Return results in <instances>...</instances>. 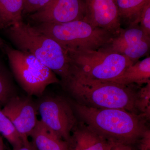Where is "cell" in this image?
Wrapping results in <instances>:
<instances>
[{
  "mask_svg": "<svg viewBox=\"0 0 150 150\" xmlns=\"http://www.w3.org/2000/svg\"><path fill=\"white\" fill-rule=\"evenodd\" d=\"M81 121L105 139L114 143L139 144L147 127L146 119L141 114L116 108L88 107L71 102Z\"/></svg>",
  "mask_w": 150,
  "mask_h": 150,
  "instance_id": "obj_1",
  "label": "cell"
},
{
  "mask_svg": "<svg viewBox=\"0 0 150 150\" xmlns=\"http://www.w3.org/2000/svg\"><path fill=\"white\" fill-rule=\"evenodd\" d=\"M34 26L67 51L96 50L106 46L114 36L106 30L94 26L86 20L63 23H40Z\"/></svg>",
  "mask_w": 150,
  "mask_h": 150,
  "instance_id": "obj_4",
  "label": "cell"
},
{
  "mask_svg": "<svg viewBox=\"0 0 150 150\" xmlns=\"http://www.w3.org/2000/svg\"><path fill=\"white\" fill-rule=\"evenodd\" d=\"M16 49L35 56L62 79L69 78L71 63L68 51L56 40L23 21L5 29Z\"/></svg>",
  "mask_w": 150,
  "mask_h": 150,
  "instance_id": "obj_3",
  "label": "cell"
},
{
  "mask_svg": "<svg viewBox=\"0 0 150 150\" xmlns=\"http://www.w3.org/2000/svg\"><path fill=\"white\" fill-rule=\"evenodd\" d=\"M2 46L13 76L29 96H41L48 86L59 82L56 74L35 56L7 45Z\"/></svg>",
  "mask_w": 150,
  "mask_h": 150,
  "instance_id": "obj_5",
  "label": "cell"
},
{
  "mask_svg": "<svg viewBox=\"0 0 150 150\" xmlns=\"http://www.w3.org/2000/svg\"><path fill=\"white\" fill-rule=\"evenodd\" d=\"M134 105L139 114L144 116L147 121L150 118V83L137 91Z\"/></svg>",
  "mask_w": 150,
  "mask_h": 150,
  "instance_id": "obj_19",
  "label": "cell"
},
{
  "mask_svg": "<svg viewBox=\"0 0 150 150\" xmlns=\"http://www.w3.org/2000/svg\"><path fill=\"white\" fill-rule=\"evenodd\" d=\"M51 0H24L23 13L32 14L43 8Z\"/></svg>",
  "mask_w": 150,
  "mask_h": 150,
  "instance_id": "obj_21",
  "label": "cell"
},
{
  "mask_svg": "<svg viewBox=\"0 0 150 150\" xmlns=\"http://www.w3.org/2000/svg\"><path fill=\"white\" fill-rule=\"evenodd\" d=\"M86 13L84 0H51L43 8L30 14V17L38 24L63 23L86 20Z\"/></svg>",
  "mask_w": 150,
  "mask_h": 150,
  "instance_id": "obj_9",
  "label": "cell"
},
{
  "mask_svg": "<svg viewBox=\"0 0 150 150\" xmlns=\"http://www.w3.org/2000/svg\"><path fill=\"white\" fill-rule=\"evenodd\" d=\"M1 134H0V136H1Z\"/></svg>",
  "mask_w": 150,
  "mask_h": 150,
  "instance_id": "obj_28",
  "label": "cell"
},
{
  "mask_svg": "<svg viewBox=\"0 0 150 150\" xmlns=\"http://www.w3.org/2000/svg\"><path fill=\"white\" fill-rule=\"evenodd\" d=\"M43 124L69 145L78 121L71 101L62 97L47 96L37 105Z\"/></svg>",
  "mask_w": 150,
  "mask_h": 150,
  "instance_id": "obj_7",
  "label": "cell"
},
{
  "mask_svg": "<svg viewBox=\"0 0 150 150\" xmlns=\"http://www.w3.org/2000/svg\"><path fill=\"white\" fill-rule=\"evenodd\" d=\"M67 51L73 67L89 77L100 80L112 81L134 64L126 56L105 47Z\"/></svg>",
  "mask_w": 150,
  "mask_h": 150,
  "instance_id": "obj_6",
  "label": "cell"
},
{
  "mask_svg": "<svg viewBox=\"0 0 150 150\" xmlns=\"http://www.w3.org/2000/svg\"><path fill=\"white\" fill-rule=\"evenodd\" d=\"M0 134L7 140L13 149L23 144L11 122L0 108Z\"/></svg>",
  "mask_w": 150,
  "mask_h": 150,
  "instance_id": "obj_18",
  "label": "cell"
},
{
  "mask_svg": "<svg viewBox=\"0 0 150 150\" xmlns=\"http://www.w3.org/2000/svg\"><path fill=\"white\" fill-rule=\"evenodd\" d=\"M24 0H0V29L23 21Z\"/></svg>",
  "mask_w": 150,
  "mask_h": 150,
  "instance_id": "obj_15",
  "label": "cell"
},
{
  "mask_svg": "<svg viewBox=\"0 0 150 150\" xmlns=\"http://www.w3.org/2000/svg\"><path fill=\"white\" fill-rule=\"evenodd\" d=\"M4 44H2V43H0V47L1 46H2L3 45H4Z\"/></svg>",
  "mask_w": 150,
  "mask_h": 150,
  "instance_id": "obj_27",
  "label": "cell"
},
{
  "mask_svg": "<svg viewBox=\"0 0 150 150\" xmlns=\"http://www.w3.org/2000/svg\"><path fill=\"white\" fill-rule=\"evenodd\" d=\"M150 131L148 129L145 131L143 137L139 142V150H150Z\"/></svg>",
  "mask_w": 150,
  "mask_h": 150,
  "instance_id": "obj_22",
  "label": "cell"
},
{
  "mask_svg": "<svg viewBox=\"0 0 150 150\" xmlns=\"http://www.w3.org/2000/svg\"><path fill=\"white\" fill-rule=\"evenodd\" d=\"M86 20L94 26L106 30L113 35L121 29L116 0H84Z\"/></svg>",
  "mask_w": 150,
  "mask_h": 150,
  "instance_id": "obj_11",
  "label": "cell"
},
{
  "mask_svg": "<svg viewBox=\"0 0 150 150\" xmlns=\"http://www.w3.org/2000/svg\"><path fill=\"white\" fill-rule=\"evenodd\" d=\"M111 150H135L131 145L115 144Z\"/></svg>",
  "mask_w": 150,
  "mask_h": 150,
  "instance_id": "obj_23",
  "label": "cell"
},
{
  "mask_svg": "<svg viewBox=\"0 0 150 150\" xmlns=\"http://www.w3.org/2000/svg\"><path fill=\"white\" fill-rule=\"evenodd\" d=\"M150 0H116L120 19H123L129 26L139 25L142 11Z\"/></svg>",
  "mask_w": 150,
  "mask_h": 150,
  "instance_id": "obj_16",
  "label": "cell"
},
{
  "mask_svg": "<svg viewBox=\"0 0 150 150\" xmlns=\"http://www.w3.org/2000/svg\"><path fill=\"white\" fill-rule=\"evenodd\" d=\"M139 25L145 35L150 37V2L146 4L142 11Z\"/></svg>",
  "mask_w": 150,
  "mask_h": 150,
  "instance_id": "obj_20",
  "label": "cell"
},
{
  "mask_svg": "<svg viewBox=\"0 0 150 150\" xmlns=\"http://www.w3.org/2000/svg\"><path fill=\"white\" fill-rule=\"evenodd\" d=\"M13 76L11 72L0 55V105H4L15 96Z\"/></svg>",
  "mask_w": 150,
  "mask_h": 150,
  "instance_id": "obj_17",
  "label": "cell"
},
{
  "mask_svg": "<svg viewBox=\"0 0 150 150\" xmlns=\"http://www.w3.org/2000/svg\"><path fill=\"white\" fill-rule=\"evenodd\" d=\"M0 150H5L4 144L2 137L1 136V135L0 136Z\"/></svg>",
  "mask_w": 150,
  "mask_h": 150,
  "instance_id": "obj_25",
  "label": "cell"
},
{
  "mask_svg": "<svg viewBox=\"0 0 150 150\" xmlns=\"http://www.w3.org/2000/svg\"><path fill=\"white\" fill-rule=\"evenodd\" d=\"M0 43H2V44H4V42H3V40H2L1 38L0 37Z\"/></svg>",
  "mask_w": 150,
  "mask_h": 150,
  "instance_id": "obj_26",
  "label": "cell"
},
{
  "mask_svg": "<svg viewBox=\"0 0 150 150\" xmlns=\"http://www.w3.org/2000/svg\"><path fill=\"white\" fill-rule=\"evenodd\" d=\"M114 144L80 121L72 132L70 150H111Z\"/></svg>",
  "mask_w": 150,
  "mask_h": 150,
  "instance_id": "obj_12",
  "label": "cell"
},
{
  "mask_svg": "<svg viewBox=\"0 0 150 150\" xmlns=\"http://www.w3.org/2000/svg\"><path fill=\"white\" fill-rule=\"evenodd\" d=\"M63 85L75 102L83 105L123 109L139 114L134 105L137 91L134 84L124 85L93 79L72 66L69 78Z\"/></svg>",
  "mask_w": 150,
  "mask_h": 150,
  "instance_id": "obj_2",
  "label": "cell"
},
{
  "mask_svg": "<svg viewBox=\"0 0 150 150\" xmlns=\"http://www.w3.org/2000/svg\"><path fill=\"white\" fill-rule=\"evenodd\" d=\"M29 137L36 150H70L69 144L60 139L40 120L38 121Z\"/></svg>",
  "mask_w": 150,
  "mask_h": 150,
  "instance_id": "obj_13",
  "label": "cell"
},
{
  "mask_svg": "<svg viewBox=\"0 0 150 150\" xmlns=\"http://www.w3.org/2000/svg\"><path fill=\"white\" fill-rule=\"evenodd\" d=\"M110 81L127 86L134 84L142 86L150 83V57L138 61Z\"/></svg>",
  "mask_w": 150,
  "mask_h": 150,
  "instance_id": "obj_14",
  "label": "cell"
},
{
  "mask_svg": "<svg viewBox=\"0 0 150 150\" xmlns=\"http://www.w3.org/2000/svg\"><path fill=\"white\" fill-rule=\"evenodd\" d=\"M11 150H36L31 142L27 144H24L19 147L13 149Z\"/></svg>",
  "mask_w": 150,
  "mask_h": 150,
  "instance_id": "obj_24",
  "label": "cell"
},
{
  "mask_svg": "<svg viewBox=\"0 0 150 150\" xmlns=\"http://www.w3.org/2000/svg\"><path fill=\"white\" fill-rule=\"evenodd\" d=\"M2 110L9 119L24 144H29L31 131L38 121L37 108L31 98L14 96Z\"/></svg>",
  "mask_w": 150,
  "mask_h": 150,
  "instance_id": "obj_8",
  "label": "cell"
},
{
  "mask_svg": "<svg viewBox=\"0 0 150 150\" xmlns=\"http://www.w3.org/2000/svg\"><path fill=\"white\" fill-rule=\"evenodd\" d=\"M150 37L145 35L138 25L121 28L117 35L104 46L136 63L146 55L150 49Z\"/></svg>",
  "mask_w": 150,
  "mask_h": 150,
  "instance_id": "obj_10",
  "label": "cell"
}]
</instances>
